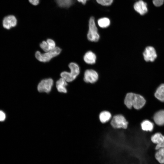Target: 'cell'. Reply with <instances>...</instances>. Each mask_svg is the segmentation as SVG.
<instances>
[{
    "label": "cell",
    "mask_w": 164,
    "mask_h": 164,
    "mask_svg": "<svg viewBox=\"0 0 164 164\" xmlns=\"http://www.w3.org/2000/svg\"><path fill=\"white\" fill-rule=\"evenodd\" d=\"M29 2L34 5H36L39 2V0H29Z\"/></svg>",
    "instance_id": "24"
},
{
    "label": "cell",
    "mask_w": 164,
    "mask_h": 164,
    "mask_svg": "<svg viewBox=\"0 0 164 164\" xmlns=\"http://www.w3.org/2000/svg\"><path fill=\"white\" fill-rule=\"evenodd\" d=\"M154 95L161 102H164V83L160 84L156 88Z\"/></svg>",
    "instance_id": "14"
},
{
    "label": "cell",
    "mask_w": 164,
    "mask_h": 164,
    "mask_svg": "<svg viewBox=\"0 0 164 164\" xmlns=\"http://www.w3.org/2000/svg\"><path fill=\"white\" fill-rule=\"evenodd\" d=\"M99 117V120L101 123H105L111 120L112 116L109 111H104L100 113Z\"/></svg>",
    "instance_id": "17"
},
{
    "label": "cell",
    "mask_w": 164,
    "mask_h": 164,
    "mask_svg": "<svg viewBox=\"0 0 164 164\" xmlns=\"http://www.w3.org/2000/svg\"><path fill=\"white\" fill-rule=\"evenodd\" d=\"M144 60L147 63H153L158 57V54L155 47L152 45H147L142 53Z\"/></svg>",
    "instance_id": "5"
},
{
    "label": "cell",
    "mask_w": 164,
    "mask_h": 164,
    "mask_svg": "<svg viewBox=\"0 0 164 164\" xmlns=\"http://www.w3.org/2000/svg\"><path fill=\"white\" fill-rule=\"evenodd\" d=\"M17 22V19L15 16L8 15L4 18L2 21V26L5 29H9L15 26Z\"/></svg>",
    "instance_id": "10"
},
{
    "label": "cell",
    "mask_w": 164,
    "mask_h": 164,
    "mask_svg": "<svg viewBox=\"0 0 164 164\" xmlns=\"http://www.w3.org/2000/svg\"><path fill=\"white\" fill-rule=\"evenodd\" d=\"M141 127L142 129L144 131L151 132L154 128L153 123L148 120H145L141 123Z\"/></svg>",
    "instance_id": "20"
},
{
    "label": "cell",
    "mask_w": 164,
    "mask_h": 164,
    "mask_svg": "<svg viewBox=\"0 0 164 164\" xmlns=\"http://www.w3.org/2000/svg\"><path fill=\"white\" fill-rule=\"evenodd\" d=\"M110 19L107 17H103L99 18L97 20V23L98 26L103 29L106 28L111 24Z\"/></svg>",
    "instance_id": "18"
},
{
    "label": "cell",
    "mask_w": 164,
    "mask_h": 164,
    "mask_svg": "<svg viewBox=\"0 0 164 164\" xmlns=\"http://www.w3.org/2000/svg\"><path fill=\"white\" fill-rule=\"evenodd\" d=\"M61 51V49L58 47H56L53 50L44 53L37 51L35 54L36 59L40 62H46L49 61L52 58L59 55Z\"/></svg>",
    "instance_id": "4"
},
{
    "label": "cell",
    "mask_w": 164,
    "mask_h": 164,
    "mask_svg": "<svg viewBox=\"0 0 164 164\" xmlns=\"http://www.w3.org/2000/svg\"><path fill=\"white\" fill-rule=\"evenodd\" d=\"M112 127L115 129H126L128 122L125 117L121 114H118L113 116L110 121Z\"/></svg>",
    "instance_id": "6"
},
{
    "label": "cell",
    "mask_w": 164,
    "mask_h": 164,
    "mask_svg": "<svg viewBox=\"0 0 164 164\" xmlns=\"http://www.w3.org/2000/svg\"><path fill=\"white\" fill-rule=\"evenodd\" d=\"M134 10L141 15H144L148 12L147 3L142 0L136 2L133 5Z\"/></svg>",
    "instance_id": "11"
},
{
    "label": "cell",
    "mask_w": 164,
    "mask_h": 164,
    "mask_svg": "<svg viewBox=\"0 0 164 164\" xmlns=\"http://www.w3.org/2000/svg\"><path fill=\"white\" fill-rule=\"evenodd\" d=\"M70 72L63 71L61 73V77L63 78L67 82H71L74 80L80 73V70L78 65L74 62L70 63L69 65Z\"/></svg>",
    "instance_id": "3"
},
{
    "label": "cell",
    "mask_w": 164,
    "mask_h": 164,
    "mask_svg": "<svg viewBox=\"0 0 164 164\" xmlns=\"http://www.w3.org/2000/svg\"><path fill=\"white\" fill-rule=\"evenodd\" d=\"M6 118V115L5 113L2 110H0V121H4Z\"/></svg>",
    "instance_id": "23"
},
{
    "label": "cell",
    "mask_w": 164,
    "mask_h": 164,
    "mask_svg": "<svg viewBox=\"0 0 164 164\" xmlns=\"http://www.w3.org/2000/svg\"><path fill=\"white\" fill-rule=\"evenodd\" d=\"M98 79V74L95 70L87 69L84 72V80L87 83L93 84L96 83Z\"/></svg>",
    "instance_id": "8"
},
{
    "label": "cell",
    "mask_w": 164,
    "mask_h": 164,
    "mask_svg": "<svg viewBox=\"0 0 164 164\" xmlns=\"http://www.w3.org/2000/svg\"><path fill=\"white\" fill-rule=\"evenodd\" d=\"M152 2L155 6L160 7L163 4L164 0H153Z\"/></svg>",
    "instance_id": "22"
},
{
    "label": "cell",
    "mask_w": 164,
    "mask_h": 164,
    "mask_svg": "<svg viewBox=\"0 0 164 164\" xmlns=\"http://www.w3.org/2000/svg\"><path fill=\"white\" fill-rule=\"evenodd\" d=\"M151 140L155 145V150L164 147V135L161 133L157 132L153 135L151 137Z\"/></svg>",
    "instance_id": "9"
},
{
    "label": "cell",
    "mask_w": 164,
    "mask_h": 164,
    "mask_svg": "<svg viewBox=\"0 0 164 164\" xmlns=\"http://www.w3.org/2000/svg\"><path fill=\"white\" fill-rule=\"evenodd\" d=\"M97 3L104 7H108L111 5L114 0H95Z\"/></svg>",
    "instance_id": "21"
},
{
    "label": "cell",
    "mask_w": 164,
    "mask_h": 164,
    "mask_svg": "<svg viewBox=\"0 0 164 164\" xmlns=\"http://www.w3.org/2000/svg\"><path fill=\"white\" fill-rule=\"evenodd\" d=\"M153 150H155V149H153ZM151 151V150H150L149 151Z\"/></svg>",
    "instance_id": "26"
},
{
    "label": "cell",
    "mask_w": 164,
    "mask_h": 164,
    "mask_svg": "<svg viewBox=\"0 0 164 164\" xmlns=\"http://www.w3.org/2000/svg\"><path fill=\"white\" fill-rule=\"evenodd\" d=\"M146 102V100L142 95L132 92L126 94L124 101V104L128 108L131 109L133 108L137 110L142 108Z\"/></svg>",
    "instance_id": "1"
},
{
    "label": "cell",
    "mask_w": 164,
    "mask_h": 164,
    "mask_svg": "<svg viewBox=\"0 0 164 164\" xmlns=\"http://www.w3.org/2000/svg\"><path fill=\"white\" fill-rule=\"evenodd\" d=\"M53 84V81L52 78L42 80L38 85L37 90L40 92L49 93L52 90Z\"/></svg>",
    "instance_id": "7"
},
{
    "label": "cell",
    "mask_w": 164,
    "mask_h": 164,
    "mask_svg": "<svg viewBox=\"0 0 164 164\" xmlns=\"http://www.w3.org/2000/svg\"><path fill=\"white\" fill-rule=\"evenodd\" d=\"M77 1L80 3H82L83 5H85L86 4L88 1L90 0H77Z\"/></svg>",
    "instance_id": "25"
},
{
    "label": "cell",
    "mask_w": 164,
    "mask_h": 164,
    "mask_svg": "<svg viewBox=\"0 0 164 164\" xmlns=\"http://www.w3.org/2000/svg\"><path fill=\"white\" fill-rule=\"evenodd\" d=\"M41 48L45 52L49 51L56 47V43L53 39H48L46 41H43L39 44Z\"/></svg>",
    "instance_id": "12"
},
{
    "label": "cell",
    "mask_w": 164,
    "mask_h": 164,
    "mask_svg": "<svg viewBox=\"0 0 164 164\" xmlns=\"http://www.w3.org/2000/svg\"><path fill=\"white\" fill-rule=\"evenodd\" d=\"M84 60L87 63L93 64L96 63L97 57L95 54L91 51L87 52L84 56Z\"/></svg>",
    "instance_id": "15"
},
{
    "label": "cell",
    "mask_w": 164,
    "mask_h": 164,
    "mask_svg": "<svg viewBox=\"0 0 164 164\" xmlns=\"http://www.w3.org/2000/svg\"><path fill=\"white\" fill-rule=\"evenodd\" d=\"M153 119L155 123L158 126L164 125V110L157 111L154 114Z\"/></svg>",
    "instance_id": "13"
},
{
    "label": "cell",
    "mask_w": 164,
    "mask_h": 164,
    "mask_svg": "<svg viewBox=\"0 0 164 164\" xmlns=\"http://www.w3.org/2000/svg\"><path fill=\"white\" fill-rule=\"evenodd\" d=\"M67 83L66 80L63 78H61L56 82V87L58 92L65 93L67 92L66 88Z\"/></svg>",
    "instance_id": "16"
},
{
    "label": "cell",
    "mask_w": 164,
    "mask_h": 164,
    "mask_svg": "<svg viewBox=\"0 0 164 164\" xmlns=\"http://www.w3.org/2000/svg\"><path fill=\"white\" fill-rule=\"evenodd\" d=\"M154 157L159 164H164V147L156 150Z\"/></svg>",
    "instance_id": "19"
},
{
    "label": "cell",
    "mask_w": 164,
    "mask_h": 164,
    "mask_svg": "<svg viewBox=\"0 0 164 164\" xmlns=\"http://www.w3.org/2000/svg\"><path fill=\"white\" fill-rule=\"evenodd\" d=\"M88 39L91 42L98 41L100 37L97 26L95 19L93 16H91L88 20V30L87 35Z\"/></svg>",
    "instance_id": "2"
}]
</instances>
